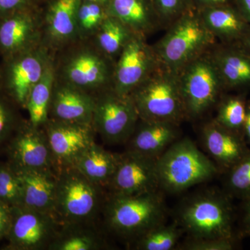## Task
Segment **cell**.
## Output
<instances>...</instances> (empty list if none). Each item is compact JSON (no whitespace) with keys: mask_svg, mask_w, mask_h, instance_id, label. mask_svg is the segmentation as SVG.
<instances>
[{"mask_svg":"<svg viewBox=\"0 0 250 250\" xmlns=\"http://www.w3.org/2000/svg\"><path fill=\"white\" fill-rule=\"evenodd\" d=\"M231 199L217 189L192 194L181 202L175 222L188 238L240 241Z\"/></svg>","mask_w":250,"mask_h":250,"instance_id":"6da1fadb","label":"cell"},{"mask_svg":"<svg viewBox=\"0 0 250 250\" xmlns=\"http://www.w3.org/2000/svg\"><path fill=\"white\" fill-rule=\"evenodd\" d=\"M104 227L132 243L151 229L165 223L167 208L161 190L140 195H106Z\"/></svg>","mask_w":250,"mask_h":250,"instance_id":"7a4b0ae2","label":"cell"},{"mask_svg":"<svg viewBox=\"0 0 250 250\" xmlns=\"http://www.w3.org/2000/svg\"><path fill=\"white\" fill-rule=\"evenodd\" d=\"M161 191L177 194L221 174L208 156L188 138L179 139L157 159Z\"/></svg>","mask_w":250,"mask_h":250,"instance_id":"3957f363","label":"cell"},{"mask_svg":"<svg viewBox=\"0 0 250 250\" xmlns=\"http://www.w3.org/2000/svg\"><path fill=\"white\" fill-rule=\"evenodd\" d=\"M166 29L164 36L152 46L159 63L174 72H178L218 42L195 8Z\"/></svg>","mask_w":250,"mask_h":250,"instance_id":"277c9868","label":"cell"},{"mask_svg":"<svg viewBox=\"0 0 250 250\" xmlns=\"http://www.w3.org/2000/svg\"><path fill=\"white\" fill-rule=\"evenodd\" d=\"M129 95L141 121L180 125L188 120L178 75L161 64Z\"/></svg>","mask_w":250,"mask_h":250,"instance_id":"5b68a950","label":"cell"},{"mask_svg":"<svg viewBox=\"0 0 250 250\" xmlns=\"http://www.w3.org/2000/svg\"><path fill=\"white\" fill-rule=\"evenodd\" d=\"M54 215L61 224L96 221L103 213L104 189L90 182L75 166L56 172Z\"/></svg>","mask_w":250,"mask_h":250,"instance_id":"8992f818","label":"cell"},{"mask_svg":"<svg viewBox=\"0 0 250 250\" xmlns=\"http://www.w3.org/2000/svg\"><path fill=\"white\" fill-rule=\"evenodd\" d=\"M187 119H197L216 106L226 93L210 50L177 72Z\"/></svg>","mask_w":250,"mask_h":250,"instance_id":"52a82bcc","label":"cell"},{"mask_svg":"<svg viewBox=\"0 0 250 250\" xmlns=\"http://www.w3.org/2000/svg\"><path fill=\"white\" fill-rule=\"evenodd\" d=\"M74 46L54 65L57 80L93 95L112 88L115 62L95 45Z\"/></svg>","mask_w":250,"mask_h":250,"instance_id":"ba28073f","label":"cell"},{"mask_svg":"<svg viewBox=\"0 0 250 250\" xmlns=\"http://www.w3.org/2000/svg\"><path fill=\"white\" fill-rule=\"evenodd\" d=\"M95 97L92 125L96 134L107 144L126 143L140 120L132 99L117 93L113 88Z\"/></svg>","mask_w":250,"mask_h":250,"instance_id":"9c48e42d","label":"cell"},{"mask_svg":"<svg viewBox=\"0 0 250 250\" xmlns=\"http://www.w3.org/2000/svg\"><path fill=\"white\" fill-rule=\"evenodd\" d=\"M61 223L55 215L27 207L11 208V222L6 238V250H48Z\"/></svg>","mask_w":250,"mask_h":250,"instance_id":"30bf717a","label":"cell"},{"mask_svg":"<svg viewBox=\"0 0 250 250\" xmlns=\"http://www.w3.org/2000/svg\"><path fill=\"white\" fill-rule=\"evenodd\" d=\"M159 64L147 39L134 34L115 62L112 88L121 95H129Z\"/></svg>","mask_w":250,"mask_h":250,"instance_id":"8fae6325","label":"cell"},{"mask_svg":"<svg viewBox=\"0 0 250 250\" xmlns=\"http://www.w3.org/2000/svg\"><path fill=\"white\" fill-rule=\"evenodd\" d=\"M157 159L126 149L120 154L116 172L107 187L108 195L132 196L161 190Z\"/></svg>","mask_w":250,"mask_h":250,"instance_id":"7c38bea8","label":"cell"},{"mask_svg":"<svg viewBox=\"0 0 250 250\" xmlns=\"http://www.w3.org/2000/svg\"><path fill=\"white\" fill-rule=\"evenodd\" d=\"M53 158L55 172L75 166L79 158L95 143L93 125L48 119L43 126Z\"/></svg>","mask_w":250,"mask_h":250,"instance_id":"4fadbf2b","label":"cell"},{"mask_svg":"<svg viewBox=\"0 0 250 250\" xmlns=\"http://www.w3.org/2000/svg\"><path fill=\"white\" fill-rule=\"evenodd\" d=\"M9 164L16 170H41L55 172L53 158L43 127L29 121L18 126L8 146Z\"/></svg>","mask_w":250,"mask_h":250,"instance_id":"5bb4252c","label":"cell"},{"mask_svg":"<svg viewBox=\"0 0 250 250\" xmlns=\"http://www.w3.org/2000/svg\"><path fill=\"white\" fill-rule=\"evenodd\" d=\"M47 47L39 44L15 56L7 72V87L18 104L25 108L31 89L52 62Z\"/></svg>","mask_w":250,"mask_h":250,"instance_id":"9a60e30c","label":"cell"},{"mask_svg":"<svg viewBox=\"0 0 250 250\" xmlns=\"http://www.w3.org/2000/svg\"><path fill=\"white\" fill-rule=\"evenodd\" d=\"M200 136L206 152L221 174L226 173L250 152L243 135L226 129L214 118L203 125Z\"/></svg>","mask_w":250,"mask_h":250,"instance_id":"2e32d148","label":"cell"},{"mask_svg":"<svg viewBox=\"0 0 250 250\" xmlns=\"http://www.w3.org/2000/svg\"><path fill=\"white\" fill-rule=\"evenodd\" d=\"M95 97L56 79L49 108V119L92 125Z\"/></svg>","mask_w":250,"mask_h":250,"instance_id":"e0dca14e","label":"cell"},{"mask_svg":"<svg viewBox=\"0 0 250 250\" xmlns=\"http://www.w3.org/2000/svg\"><path fill=\"white\" fill-rule=\"evenodd\" d=\"M225 90H250V55L238 44H215L210 49Z\"/></svg>","mask_w":250,"mask_h":250,"instance_id":"ac0fdd59","label":"cell"},{"mask_svg":"<svg viewBox=\"0 0 250 250\" xmlns=\"http://www.w3.org/2000/svg\"><path fill=\"white\" fill-rule=\"evenodd\" d=\"M179 125L139 120L126 142V149L158 159L171 145L180 139Z\"/></svg>","mask_w":250,"mask_h":250,"instance_id":"d6986e66","label":"cell"},{"mask_svg":"<svg viewBox=\"0 0 250 250\" xmlns=\"http://www.w3.org/2000/svg\"><path fill=\"white\" fill-rule=\"evenodd\" d=\"M106 13L146 39L163 29L152 0H109Z\"/></svg>","mask_w":250,"mask_h":250,"instance_id":"ffe728a7","label":"cell"},{"mask_svg":"<svg viewBox=\"0 0 250 250\" xmlns=\"http://www.w3.org/2000/svg\"><path fill=\"white\" fill-rule=\"evenodd\" d=\"M80 4V0H56L51 5L43 27L51 47L61 48L79 40L77 16Z\"/></svg>","mask_w":250,"mask_h":250,"instance_id":"44dd1931","label":"cell"},{"mask_svg":"<svg viewBox=\"0 0 250 250\" xmlns=\"http://www.w3.org/2000/svg\"><path fill=\"white\" fill-rule=\"evenodd\" d=\"M40 38V22L29 14L16 13L0 23V48L9 55L15 57L35 47Z\"/></svg>","mask_w":250,"mask_h":250,"instance_id":"7402d4cb","label":"cell"},{"mask_svg":"<svg viewBox=\"0 0 250 250\" xmlns=\"http://www.w3.org/2000/svg\"><path fill=\"white\" fill-rule=\"evenodd\" d=\"M199 12L205 25L220 43H240L250 32V23L234 4L208 8Z\"/></svg>","mask_w":250,"mask_h":250,"instance_id":"603a6c76","label":"cell"},{"mask_svg":"<svg viewBox=\"0 0 250 250\" xmlns=\"http://www.w3.org/2000/svg\"><path fill=\"white\" fill-rule=\"evenodd\" d=\"M16 171L22 185L23 207L55 215L56 172L41 170Z\"/></svg>","mask_w":250,"mask_h":250,"instance_id":"cb8c5ba5","label":"cell"},{"mask_svg":"<svg viewBox=\"0 0 250 250\" xmlns=\"http://www.w3.org/2000/svg\"><path fill=\"white\" fill-rule=\"evenodd\" d=\"M96 221L61 224L49 250H100L109 248Z\"/></svg>","mask_w":250,"mask_h":250,"instance_id":"d4e9b609","label":"cell"},{"mask_svg":"<svg viewBox=\"0 0 250 250\" xmlns=\"http://www.w3.org/2000/svg\"><path fill=\"white\" fill-rule=\"evenodd\" d=\"M120 154L109 152L94 143L79 158L75 167L90 182L107 188L116 172Z\"/></svg>","mask_w":250,"mask_h":250,"instance_id":"484cf974","label":"cell"},{"mask_svg":"<svg viewBox=\"0 0 250 250\" xmlns=\"http://www.w3.org/2000/svg\"><path fill=\"white\" fill-rule=\"evenodd\" d=\"M55 82V66L52 61L41 80L31 89L26 103L29 123L34 126L42 127L48 121L49 104Z\"/></svg>","mask_w":250,"mask_h":250,"instance_id":"4316f807","label":"cell"},{"mask_svg":"<svg viewBox=\"0 0 250 250\" xmlns=\"http://www.w3.org/2000/svg\"><path fill=\"white\" fill-rule=\"evenodd\" d=\"M134 35V33L119 20L107 15L94 36L95 46L115 62Z\"/></svg>","mask_w":250,"mask_h":250,"instance_id":"83f0119b","label":"cell"},{"mask_svg":"<svg viewBox=\"0 0 250 250\" xmlns=\"http://www.w3.org/2000/svg\"><path fill=\"white\" fill-rule=\"evenodd\" d=\"M246 93L236 95L224 94L216 105L215 121L233 132L244 136V125L247 111Z\"/></svg>","mask_w":250,"mask_h":250,"instance_id":"f1b7e54d","label":"cell"},{"mask_svg":"<svg viewBox=\"0 0 250 250\" xmlns=\"http://www.w3.org/2000/svg\"><path fill=\"white\" fill-rule=\"evenodd\" d=\"M184 233L176 222L170 225L163 223L151 229L131 244L137 250H174Z\"/></svg>","mask_w":250,"mask_h":250,"instance_id":"f546056e","label":"cell"},{"mask_svg":"<svg viewBox=\"0 0 250 250\" xmlns=\"http://www.w3.org/2000/svg\"><path fill=\"white\" fill-rule=\"evenodd\" d=\"M106 7L98 3H81L77 16L79 40L85 41L94 36L107 16Z\"/></svg>","mask_w":250,"mask_h":250,"instance_id":"4dcf8cb0","label":"cell"},{"mask_svg":"<svg viewBox=\"0 0 250 250\" xmlns=\"http://www.w3.org/2000/svg\"><path fill=\"white\" fill-rule=\"evenodd\" d=\"M224 174L225 191L231 198L242 201L250 197V152Z\"/></svg>","mask_w":250,"mask_h":250,"instance_id":"1f68e13d","label":"cell"},{"mask_svg":"<svg viewBox=\"0 0 250 250\" xmlns=\"http://www.w3.org/2000/svg\"><path fill=\"white\" fill-rule=\"evenodd\" d=\"M0 202L11 208L23 206L22 183L9 163L0 164Z\"/></svg>","mask_w":250,"mask_h":250,"instance_id":"d6a6232c","label":"cell"},{"mask_svg":"<svg viewBox=\"0 0 250 250\" xmlns=\"http://www.w3.org/2000/svg\"><path fill=\"white\" fill-rule=\"evenodd\" d=\"M163 29H166L189 10L193 9L191 0H152Z\"/></svg>","mask_w":250,"mask_h":250,"instance_id":"836d02e7","label":"cell"},{"mask_svg":"<svg viewBox=\"0 0 250 250\" xmlns=\"http://www.w3.org/2000/svg\"><path fill=\"white\" fill-rule=\"evenodd\" d=\"M238 241L229 239L191 238L187 237L177 249L182 250H232L238 247Z\"/></svg>","mask_w":250,"mask_h":250,"instance_id":"e575fe53","label":"cell"},{"mask_svg":"<svg viewBox=\"0 0 250 250\" xmlns=\"http://www.w3.org/2000/svg\"><path fill=\"white\" fill-rule=\"evenodd\" d=\"M16 125V117L12 108L4 100H0V143L17 129Z\"/></svg>","mask_w":250,"mask_h":250,"instance_id":"d590c367","label":"cell"},{"mask_svg":"<svg viewBox=\"0 0 250 250\" xmlns=\"http://www.w3.org/2000/svg\"><path fill=\"white\" fill-rule=\"evenodd\" d=\"M238 220V232L240 238L250 237V197L242 200Z\"/></svg>","mask_w":250,"mask_h":250,"instance_id":"8d00e7d4","label":"cell"},{"mask_svg":"<svg viewBox=\"0 0 250 250\" xmlns=\"http://www.w3.org/2000/svg\"><path fill=\"white\" fill-rule=\"evenodd\" d=\"M11 222V208L0 202V241L7 236Z\"/></svg>","mask_w":250,"mask_h":250,"instance_id":"74e56055","label":"cell"},{"mask_svg":"<svg viewBox=\"0 0 250 250\" xmlns=\"http://www.w3.org/2000/svg\"><path fill=\"white\" fill-rule=\"evenodd\" d=\"M191 1L194 8L199 11L216 6L233 4V0H191Z\"/></svg>","mask_w":250,"mask_h":250,"instance_id":"f35d334b","label":"cell"},{"mask_svg":"<svg viewBox=\"0 0 250 250\" xmlns=\"http://www.w3.org/2000/svg\"><path fill=\"white\" fill-rule=\"evenodd\" d=\"M24 1V0H0V12L6 14L17 11Z\"/></svg>","mask_w":250,"mask_h":250,"instance_id":"ab89813d","label":"cell"},{"mask_svg":"<svg viewBox=\"0 0 250 250\" xmlns=\"http://www.w3.org/2000/svg\"><path fill=\"white\" fill-rule=\"evenodd\" d=\"M233 4L250 24V0H233Z\"/></svg>","mask_w":250,"mask_h":250,"instance_id":"60d3db41","label":"cell"},{"mask_svg":"<svg viewBox=\"0 0 250 250\" xmlns=\"http://www.w3.org/2000/svg\"><path fill=\"white\" fill-rule=\"evenodd\" d=\"M243 133L246 142L250 143V100L247 102L246 118Z\"/></svg>","mask_w":250,"mask_h":250,"instance_id":"b9f144b4","label":"cell"},{"mask_svg":"<svg viewBox=\"0 0 250 250\" xmlns=\"http://www.w3.org/2000/svg\"><path fill=\"white\" fill-rule=\"evenodd\" d=\"M238 45L241 46L242 48L244 49L250 55V32L241 41L240 43H238Z\"/></svg>","mask_w":250,"mask_h":250,"instance_id":"7bdbcfd3","label":"cell"},{"mask_svg":"<svg viewBox=\"0 0 250 250\" xmlns=\"http://www.w3.org/2000/svg\"><path fill=\"white\" fill-rule=\"evenodd\" d=\"M87 1L98 3L99 4L103 5L106 9V6H107L108 2H109V0H87Z\"/></svg>","mask_w":250,"mask_h":250,"instance_id":"ee69618b","label":"cell"}]
</instances>
